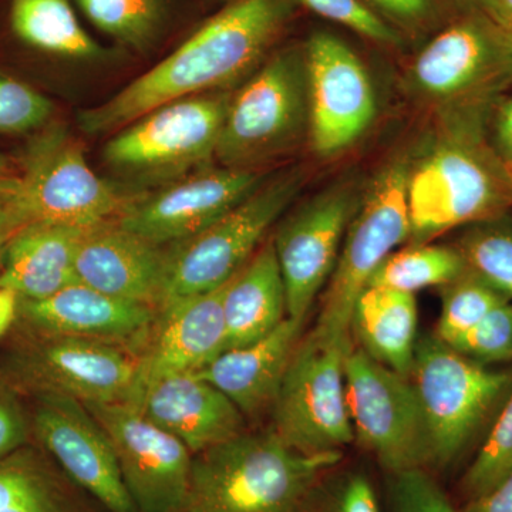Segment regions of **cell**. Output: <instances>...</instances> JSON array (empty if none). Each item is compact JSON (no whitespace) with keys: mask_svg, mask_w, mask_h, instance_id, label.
<instances>
[{"mask_svg":"<svg viewBox=\"0 0 512 512\" xmlns=\"http://www.w3.org/2000/svg\"><path fill=\"white\" fill-rule=\"evenodd\" d=\"M451 348L481 365L512 360V301L501 303Z\"/></svg>","mask_w":512,"mask_h":512,"instance_id":"obj_35","label":"cell"},{"mask_svg":"<svg viewBox=\"0 0 512 512\" xmlns=\"http://www.w3.org/2000/svg\"><path fill=\"white\" fill-rule=\"evenodd\" d=\"M19 224L13 217L12 212H0V271H2L3 255L9 239L19 229Z\"/></svg>","mask_w":512,"mask_h":512,"instance_id":"obj_46","label":"cell"},{"mask_svg":"<svg viewBox=\"0 0 512 512\" xmlns=\"http://www.w3.org/2000/svg\"><path fill=\"white\" fill-rule=\"evenodd\" d=\"M419 311L414 293L367 285L353 306L350 332L362 349L399 375L410 377L417 346Z\"/></svg>","mask_w":512,"mask_h":512,"instance_id":"obj_26","label":"cell"},{"mask_svg":"<svg viewBox=\"0 0 512 512\" xmlns=\"http://www.w3.org/2000/svg\"><path fill=\"white\" fill-rule=\"evenodd\" d=\"M456 2L460 3V5L464 6L467 10H483V12L487 13L488 3H490V0H456Z\"/></svg>","mask_w":512,"mask_h":512,"instance_id":"obj_47","label":"cell"},{"mask_svg":"<svg viewBox=\"0 0 512 512\" xmlns=\"http://www.w3.org/2000/svg\"><path fill=\"white\" fill-rule=\"evenodd\" d=\"M342 451L302 454L275 431L241 433L192 457L180 512H311Z\"/></svg>","mask_w":512,"mask_h":512,"instance_id":"obj_2","label":"cell"},{"mask_svg":"<svg viewBox=\"0 0 512 512\" xmlns=\"http://www.w3.org/2000/svg\"><path fill=\"white\" fill-rule=\"evenodd\" d=\"M345 379L355 440L389 474L429 466V431L410 377L352 346L346 357Z\"/></svg>","mask_w":512,"mask_h":512,"instance_id":"obj_13","label":"cell"},{"mask_svg":"<svg viewBox=\"0 0 512 512\" xmlns=\"http://www.w3.org/2000/svg\"><path fill=\"white\" fill-rule=\"evenodd\" d=\"M329 22L345 26L370 42L387 47L403 45L400 30L380 18L363 0H292Z\"/></svg>","mask_w":512,"mask_h":512,"instance_id":"obj_34","label":"cell"},{"mask_svg":"<svg viewBox=\"0 0 512 512\" xmlns=\"http://www.w3.org/2000/svg\"><path fill=\"white\" fill-rule=\"evenodd\" d=\"M491 106V141L495 156L505 165L512 164V93L498 97Z\"/></svg>","mask_w":512,"mask_h":512,"instance_id":"obj_41","label":"cell"},{"mask_svg":"<svg viewBox=\"0 0 512 512\" xmlns=\"http://www.w3.org/2000/svg\"><path fill=\"white\" fill-rule=\"evenodd\" d=\"M326 512H382L369 478L352 474L340 484Z\"/></svg>","mask_w":512,"mask_h":512,"instance_id":"obj_40","label":"cell"},{"mask_svg":"<svg viewBox=\"0 0 512 512\" xmlns=\"http://www.w3.org/2000/svg\"><path fill=\"white\" fill-rule=\"evenodd\" d=\"M228 282L214 291L177 299L158 309L150 342L140 355L138 399L148 384L163 377L198 372L227 350L224 293Z\"/></svg>","mask_w":512,"mask_h":512,"instance_id":"obj_20","label":"cell"},{"mask_svg":"<svg viewBox=\"0 0 512 512\" xmlns=\"http://www.w3.org/2000/svg\"><path fill=\"white\" fill-rule=\"evenodd\" d=\"M262 183L264 177L252 170L211 168L138 197L116 220L141 237L170 247L200 234Z\"/></svg>","mask_w":512,"mask_h":512,"instance_id":"obj_18","label":"cell"},{"mask_svg":"<svg viewBox=\"0 0 512 512\" xmlns=\"http://www.w3.org/2000/svg\"><path fill=\"white\" fill-rule=\"evenodd\" d=\"M20 180L13 205L20 228L32 222L93 227L116 220L138 198L94 173L79 141L62 127L33 141Z\"/></svg>","mask_w":512,"mask_h":512,"instance_id":"obj_9","label":"cell"},{"mask_svg":"<svg viewBox=\"0 0 512 512\" xmlns=\"http://www.w3.org/2000/svg\"><path fill=\"white\" fill-rule=\"evenodd\" d=\"M311 512H326V510L325 507L318 508L315 503H313Z\"/></svg>","mask_w":512,"mask_h":512,"instance_id":"obj_50","label":"cell"},{"mask_svg":"<svg viewBox=\"0 0 512 512\" xmlns=\"http://www.w3.org/2000/svg\"><path fill=\"white\" fill-rule=\"evenodd\" d=\"M461 512H512V470L488 493L471 500Z\"/></svg>","mask_w":512,"mask_h":512,"instance_id":"obj_42","label":"cell"},{"mask_svg":"<svg viewBox=\"0 0 512 512\" xmlns=\"http://www.w3.org/2000/svg\"><path fill=\"white\" fill-rule=\"evenodd\" d=\"M305 50L309 137L318 156L348 150L372 126L377 97L365 64L339 36L315 32Z\"/></svg>","mask_w":512,"mask_h":512,"instance_id":"obj_14","label":"cell"},{"mask_svg":"<svg viewBox=\"0 0 512 512\" xmlns=\"http://www.w3.org/2000/svg\"><path fill=\"white\" fill-rule=\"evenodd\" d=\"M19 315V296L0 286V338L5 335Z\"/></svg>","mask_w":512,"mask_h":512,"instance_id":"obj_43","label":"cell"},{"mask_svg":"<svg viewBox=\"0 0 512 512\" xmlns=\"http://www.w3.org/2000/svg\"><path fill=\"white\" fill-rule=\"evenodd\" d=\"M229 99L198 94L164 104L120 128L103 148L107 164L134 180H173L215 158Z\"/></svg>","mask_w":512,"mask_h":512,"instance_id":"obj_12","label":"cell"},{"mask_svg":"<svg viewBox=\"0 0 512 512\" xmlns=\"http://www.w3.org/2000/svg\"><path fill=\"white\" fill-rule=\"evenodd\" d=\"M392 512H458L424 468L389 474Z\"/></svg>","mask_w":512,"mask_h":512,"instance_id":"obj_37","label":"cell"},{"mask_svg":"<svg viewBox=\"0 0 512 512\" xmlns=\"http://www.w3.org/2000/svg\"><path fill=\"white\" fill-rule=\"evenodd\" d=\"M407 174L406 161H393L360 197L313 328L318 332L352 338L350 320L357 296L369 285L384 259L410 238Z\"/></svg>","mask_w":512,"mask_h":512,"instance_id":"obj_10","label":"cell"},{"mask_svg":"<svg viewBox=\"0 0 512 512\" xmlns=\"http://www.w3.org/2000/svg\"><path fill=\"white\" fill-rule=\"evenodd\" d=\"M483 117L464 116L456 133L431 148L407 174L413 244L450 229L503 217L512 204L507 168L484 140Z\"/></svg>","mask_w":512,"mask_h":512,"instance_id":"obj_3","label":"cell"},{"mask_svg":"<svg viewBox=\"0 0 512 512\" xmlns=\"http://www.w3.org/2000/svg\"><path fill=\"white\" fill-rule=\"evenodd\" d=\"M414 389L429 431L431 464L446 467L476 439L512 390V367L491 369L436 335L417 340Z\"/></svg>","mask_w":512,"mask_h":512,"instance_id":"obj_4","label":"cell"},{"mask_svg":"<svg viewBox=\"0 0 512 512\" xmlns=\"http://www.w3.org/2000/svg\"><path fill=\"white\" fill-rule=\"evenodd\" d=\"M90 22L117 42L146 50L170 19L173 0H76Z\"/></svg>","mask_w":512,"mask_h":512,"instance_id":"obj_30","label":"cell"},{"mask_svg":"<svg viewBox=\"0 0 512 512\" xmlns=\"http://www.w3.org/2000/svg\"><path fill=\"white\" fill-rule=\"evenodd\" d=\"M84 406L109 436L138 512H180L190 485L191 451L136 404Z\"/></svg>","mask_w":512,"mask_h":512,"instance_id":"obj_16","label":"cell"},{"mask_svg":"<svg viewBox=\"0 0 512 512\" xmlns=\"http://www.w3.org/2000/svg\"><path fill=\"white\" fill-rule=\"evenodd\" d=\"M352 346L315 329L299 342L272 406V430L292 450L332 453L355 441L345 379Z\"/></svg>","mask_w":512,"mask_h":512,"instance_id":"obj_7","label":"cell"},{"mask_svg":"<svg viewBox=\"0 0 512 512\" xmlns=\"http://www.w3.org/2000/svg\"><path fill=\"white\" fill-rule=\"evenodd\" d=\"M157 318L153 306L113 298L80 282L42 301L19 299L18 319L30 333L100 340L127 349L150 338Z\"/></svg>","mask_w":512,"mask_h":512,"instance_id":"obj_21","label":"cell"},{"mask_svg":"<svg viewBox=\"0 0 512 512\" xmlns=\"http://www.w3.org/2000/svg\"><path fill=\"white\" fill-rule=\"evenodd\" d=\"M10 26L23 43L52 55L92 60L104 53L69 0H12Z\"/></svg>","mask_w":512,"mask_h":512,"instance_id":"obj_28","label":"cell"},{"mask_svg":"<svg viewBox=\"0 0 512 512\" xmlns=\"http://www.w3.org/2000/svg\"><path fill=\"white\" fill-rule=\"evenodd\" d=\"M397 30L429 28L439 20L441 0H363Z\"/></svg>","mask_w":512,"mask_h":512,"instance_id":"obj_38","label":"cell"},{"mask_svg":"<svg viewBox=\"0 0 512 512\" xmlns=\"http://www.w3.org/2000/svg\"><path fill=\"white\" fill-rule=\"evenodd\" d=\"M410 76L424 96L484 116L512 83V32L468 9L421 49Z\"/></svg>","mask_w":512,"mask_h":512,"instance_id":"obj_8","label":"cell"},{"mask_svg":"<svg viewBox=\"0 0 512 512\" xmlns=\"http://www.w3.org/2000/svg\"><path fill=\"white\" fill-rule=\"evenodd\" d=\"M227 350L264 338L288 318L274 242H266L228 282L224 293Z\"/></svg>","mask_w":512,"mask_h":512,"instance_id":"obj_25","label":"cell"},{"mask_svg":"<svg viewBox=\"0 0 512 512\" xmlns=\"http://www.w3.org/2000/svg\"><path fill=\"white\" fill-rule=\"evenodd\" d=\"M487 15L512 32V0H490Z\"/></svg>","mask_w":512,"mask_h":512,"instance_id":"obj_45","label":"cell"},{"mask_svg":"<svg viewBox=\"0 0 512 512\" xmlns=\"http://www.w3.org/2000/svg\"><path fill=\"white\" fill-rule=\"evenodd\" d=\"M0 173H12L8 157L3 156V154H0Z\"/></svg>","mask_w":512,"mask_h":512,"instance_id":"obj_48","label":"cell"},{"mask_svg":"<svg viewBox=\"0 0 512 512\" xmlns=\"http://www.w3.org/2000/svg\"><path fill=\"white\" fill-rule=\"evenodd\" d=\"M505 168H507L508 177H510V181L512 184V164L505 165Z\"/></svg>","mask_w":512,"mask_h":512,"instance_id":"obj_49","label":"cell"},{"mask_svg":"<svg viewBox=\"0 0 512 512\" xmlns=\"http://www.w3.org/2000/svg\"><path fill=\"white\" fill-rule=\"evenodd\" d=\"M86 229L52 222L19 228L6 245L0 286L19 299L42 301L76 284L74 262Z\"/></svg>","mask_w":512,"mask_h":512,"instance_id":"obj_24","label":"cell"},{"mask_svg":"<svg viewBox=\"0 0 512 512\" xmlns=\"http://www.w3.org/2000/svg\"><path fill=\"white\" fill-rule=\"evenodd\" d=\"M77 281L123 301L160 309L168 274V247L101 222L84 232L76 252Z\"/></svg>","mask_w":512,"mask_h":512,"instance_id":"obj_19","label":"cell"},{"mask_svg":"<svg viewBox=\"0 0 512 512\" xmlns=\"http://www.w3.org/2000/svg\"><path fill=\"white\" fill-rule=\"evenodd\" d=\"M360 197L353 183L332 185L289 215L276 231L272 242L284 279L288 318L305 320L328 285Z\"/></svg>","mask_w":512,"mask_h":512,"instance_id":"obj_15","label":"cell"},{"mask_svg":"<svg viewBox=\"0 0 512 512\" xmlns=\"http://www.w3.org/2000/svg\"><path fill=\"white\" fill-rule=\"evenodd\" d=\"M292 0H234L116 96L77 117L90 136L116 133L164 104L221 89L251 72L284 32Z\"/></svg>","mask_w":512,"mask_h":512,"instance_id":"obj_1","label":"cell"},{"mask_svg":"<svg viewBox=\"0 0 512 512\" xmlns=\"http://www.w3.org/2000/svg\"><path fill=\"white\" fill-rule=\"evenodd\" d=\"M77 490L42 447L0 461V512H92Z\"/></svg>","mask_w":512,"mask_h":512,"instance_id":"obj_27","label":"cell"},{"mask_svg":"<svg viewBox=\"0 0 512 512\" xmlns=\"http://www.w3.org/2000/svg\"><path fill=\"white\" fill-rule=\"evenodd\" d=\"M468 269L460 249L443 245L413 244L384 259L369 285L416 293L431 286H446Z\"/></svg>","mask_w":512,"mask_h":512,"instance_id":"obj_29","label":"cell"},{"mask_svg":"<svg viewBox=\"0 0 512 512\" xmlns=\"http://www.w3.org/2000/svg\"><path fill=\"white\" fill-rule=\"evenodd\" d=\"M32 431L40 447L76 484L109 512H138L106 431L79 400L36 394Z\"/></svg>","mask_w":512,"mask_h":512,"instance_id":"obj_17","label":"cell"},{"mask_svg":"<svg viewBox=\"0 0 512 512\" xmlns=\"http://www.w3.org/2000/svg\"><path fill=\"white\" fill-rule=\"evenodd\" d=\"M468 269L512 301V221L498 217L470 225L458 244Z\"/></svg>","mask_w":512,"mask_h":512,"instance_id":"obj_32","label":"cell"},{"mask_svg":"<svg viewBox=\"0 0 512 512\" xmlns=\"http://www.w3.org/2000/svg\"><path fill=\"white\" fill-rule=\"evenodd\" d=\"M303 183L305 173L299 168L276 175L200 234L170 245L161 306L214 291L231 281L254 256L269 228L298 197Z\"/></svg>","mask_w":512,"mask_h":512,"instance_id":"obj_6","label":"cell"},{"mask_svg":"<svg viewBox=\"0 0 512 512\" xmlns=\"http://www.w3.org/2000/svg\"><path fill=\"white\" fill-rule=\"evenodd\" d=\"M303 325L305 320L286 318L264 338L225 350L195 375L220 389L244 416H256L274 406Z\"/></svg>","mask_w":512,"mask_h":512,"instance_id":"obj_23","label":"cell"},{"mask_svg":"<svg viewBox=\"0 0 512 512\" xmlns=\"http://www.w3.org/2000/svg\"><path fill=\"white\" fill-rule=\"evenodd\" d=\"M12 386L62 394L80 403H137L140 355L124 346L73 336L30 333L5 366Z\"/></svg>","mask_w":512,"mask_h":512,"instance_id":"obj_11","label":"cell"},{"mask_svg":"<svg viewBox=\"0 0 512 512\" xmlns=\"http://www.w3.org/2000/svg\"><path fill=\"white\" fill-rule=\"evenodd\" d=\"M20 188H22L20 175L18 177L12 173H0V212H12L13 215V205L18 198Z\"/></svg>","mask_w":512,"mask_h":512,"instance_id":"obj_44","label":"cell"},{"mask_svg":"<svg viewBox=\"0 0 512 512\" xmlns=\"http://www.w3.org/2000/svg\"><path fill=\"white\" fill-rule=\"evenodd\" d=\"M32 421L12 387H0V461L29 444Z\"/></svg>","mask_w":512,"mask_h":512,"instance_id":"obj_39","label":"cell"},{"mask_svg":"<svg viewBox=\"0 0 512 512\" xmlns=\"http://www.w3.org/2000/svg\"><path fill=\"white\" fill-rule=\"evenodd\" d=\"M512 470V390L501 404L490 433L464 477L471 500L494 488Z\"/></svg>","mask_w":512,"mask_h":512,"instance_id":"obj_33","label":"cell"},{"mask_svg":"<svg viewBox=\"0 0 512 512\" xmlns=\"http://www.w3.org/2000/svg\"><path fill=\"white\" fill-rule=\"evenodd\" d=\"M308 130L305 50L286 47L229 99L215 160L251 170L291 150Z\"/></svg>","mask_w":512,"mask_h":512,"instance_id":"obj_5","label":"cell"},{"mask_svg":"<svg viewBox=\"0 0 512 512\" xmlns=\"http://www.w3.org/2000/svg\"><path fill=\"white\" fill-rule=\"evenodd\" d=\"M53 113L52 101L29 84L0 74V133L39 130Z\"/></svg>","mask_w":512,"mask_h":512,"instance_id":"obj_36","label":"cell"},{"mask_svg":"<svg viewBox=\"0 0 512 512\" xmlns=\"http://www.w3.org/2000/svg\"><path fill=\"white\" fill-rule=\"evenodd\" d=\"M507 301H511L508 296L467 269L456 281L443 286L437 338L451 345Z\"/></svg>","mask_w":512,"mask_h":512,"instance_id":"obj_31","label":"cell"},{"mask_svg":"<svg viewBox=\"0 0 512 512\" xmlns=\"http://www.w3.org/2000/svg\"><path fill=\"white\" fill-rule=\"evenodd\" d=\"M136 406L148 420L180 440L192 456L244 433L241 410L195 373L148 384Z\"/></svg>","mask_w":512,"mask_h":512,"instance_id":"obj_22","label":"cell"}]
</instances>
